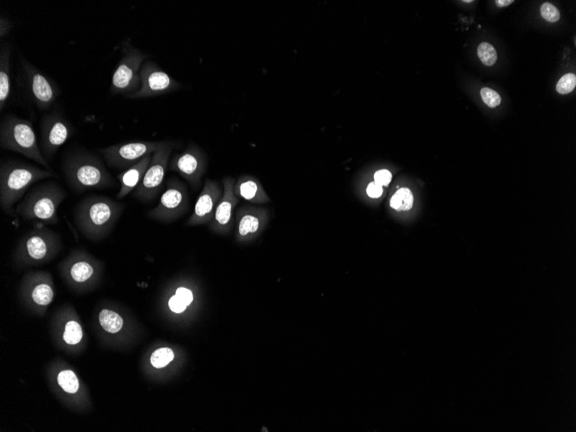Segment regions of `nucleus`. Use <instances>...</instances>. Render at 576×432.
I'll return each mask as SVG.
<instances>
[{"label": "nucleus", "instance_id": "f257e3e1", "mask_svg": "<svg viewBox=\"0 0 576 432\" xmlns=\"http://www.w3.org/2000/svg\"><path fill=\"white\" fill-rule=\"evenodd\" d=\"M56 177L55 173L21 160H6L0 164V207L7 216L14 217L15 205L27 195L33 185Z\"/></svg>", "mask_w": 576, "mask_h": 432}, {"label": "nucleus", "instance_id": "f03ea898", "mask_svg": "<svg viewBox=\"0 0 576 432\" xmlns=\"http://www.w3.org/2000/svg\"><path fill=\"white\" fill-rule=\"evenodd\" d=\"M63 170L69 187L77 192L112 188L115 180L96 155L76 150L66 156Z\"/></svg>", "mask_w": 576, "mask_h": 432}, {"label": "nucleus", "instance_id": "7ed1b4c3", "mask_svg": "<svg viewBox=\"0 0 576 432\" xmlns=\"http://www.w3.org/2000/svg\"><path fill=\"white\" fill-rule=\"evenodd\" d=\"M125 205L104 195H90L77 205L73 220L88 237H102L118 224Z\"/></svg>", "mask_w": 576, "mask_h": 432}, {"label": "nucleus", "instance_id": "20e7f679", "mask_svg": "<svg viewBox=\"0 0 576 432\" xmlns=\"http://www.w3.org/2000/svg\"><path fill=\"white\" fill-rule=\"evenodd\" d=\"M67 197V192L58 183L48 180L33 187L16 207V214L24 220H39L43 224L57 225L60 220L57 210Z\"/></svg>", "mask_w": 576, "mask_h": 432}, {"label": "nucleus", "instance_id": "39448f33", "mask_svg": "<svg viewBox=\"0 0 576 432\" xmlns=\"http://www.w3.org/2000/svg\"><path fill=\"white\" fill-rule=\"evenodd\" d=\"M0 147L16 152L51 170L39 147L34 127L31 121L16 115H7L0 125Z\"/></svg>", "mask_w": 576, "mask_h": 432}, {"label": "nucleus", "instance_id": "423d86ee", "mask_svg": "<svg viewBox=\"0 0 576 432\" xmlns=\"http://www.w3.org/2000/svg\"><path fill=\"white\" fill-rule=\"evenodd\" d=\"M121 53V59L113 75L110 92L113 96L129 98L141 86L140 70L147 56L130 43L122 45Z\"/></svg>", "mask_w": 576, "mask_h": 432}, {"label": "nucleus", "instance_id": "0eeeda50", "mask_svg": "<svg viewBox=\"0 0 576 432\" xmlns=\"http://www.w3.org/2000/svg\"><path fill=\"white\" fill-rule=\"evenodd\" d=\"M189 207V193L186 184L175 178L168 180L166 190L160 197L158 207L148 212L150 220L171 223L187 211Z\"/></svg>", "mask_w": 576, "mask_h": 432}, {"label": "nucleus", "instance_id": "6e6552de", "mask_svg": "<svg viewBox=\"0 0 576 432\" xmlns=\"http://www.w3.org/2000/svg\"><path fill=\"white\" fill-rule=\"evenodd\" d=\"M170 141L130 142L115 144L100 150L103 158L109 167L115 170H125L138 163L148 155H153Z\"/></svg>", "mask_w": 576, "mask_h": 432}, {"label": "nucleus", "instance_id": "1a4fd4ad", "mask_svg": "<svg viewBox=\"0 0 576 432\" xmlns=\"http://www.w3.org/2000/svg\"><path fill=\"white\" fill-rule=\"evenodd\" d=\"M175 147L176 143L170 141L168 145L152 155L150 166L134 192L135 197L142 202H150L158 195L168 170L172 151Z\"/></svg>", "mask_w": 576, "mask_h": 432}, {"label": "nucleus", "instance_id": "9d476101", "mask_svg": "<svg viewBox=\"0 0 576 432\" xmlns=\"http://www.w3.org/2000/svg\"><path fill=\"white\" fill-rule=\"evenodd\" d=\"M24 86L28 96L41 110L51 109L59 96V88L26 58L21 59Z\"/></svg>", "mask_w": 576, "mask_h": 432}, {"label": "nucleus", "instance_id": "9b49d317", "mask_svg": "<svg viewBox=\"0 0 576 432\" xmlns=\"http://www.w3.org/2000/svg\"><path fill=\"white\" fill-rule=\"evenodd\" d=\"M207 167V156L195 143L189 144L180 153L173 155L168 164V170L182 176L193 190H197L202 184Z\"/></svg>", "mask_w": 576, "mask_h": 432}, {"label": "nucleus", "instance_id": "f8f14e48", "mask_svg": "<svg viewBox=\"0 0 576 432\" xmlns=\"http://www.w3.org/2000/svg\"><path fill=\"white\" fill-rule=\"evenodd\" d=\"M141 86L130 100L165 96L182 88V84L151 61H145L140 70Z\"/></svg>", "mask_w": 576, "mask_h": 432}, {"label": "nucleus", "instance_id": "ddd939ff", "mask_svg": "<svg viewBox=\"0 0 576 432\" xmlns=\"http://www.w3.org/2000/svg\"><path fill=\"white\" fill-rule=\"evenodd\" d=\"M41 150L49 162L68 140L72 137L71 123L57 113L43 115L41 120Z\"/></svg>", "mask_w": 576, "mask_h": 432}, {"label": "nucleus", "instance_id": "4468645a", "mask_svg": "<svg viewBox=\"0 0 576 432\" xmlns=\"http://www.w3.org/2000/svg\"><path fill=\"white\" fill-rule=\"evenodd\" d=\"M224 195L223 184L216 180H205L193 209V212L187 220L188 226L210 225L215 216L216 209Z\"/></svg>", "mask_w": 576, "mask_h": 432}, {"label": "nucleus", "instance_id": "2eb2a0df", "mask_svg": "<svg viewBox=\"0 0 576 432\" xmlns=\"http://www.w3.org/2000/svg\"><path fill=\"white\" fill-rule=\"evenodd\" d=\"M235 182L236 180L232 177H225L222 180L224 195L222 196L219 205H217L215 216L210 223V228L214 232L220 233L229 232L230 230H232L234 224H235L234 212H235L240 200L234 192Z\"/></svg>", "mask_w": 576, "mask_h": 432}, {"label": "nucleus", "instance_id": "dca6fc26", "mask_svg": "<svg viewBox=\"0 0 576 432\" xmlns=\"http://www.w3.org/2000/svg\"><path fill=\"white\" fill-rule=\"evenodd\" d=\"M55 233L42 224L36 225L24 242V253L31 261L41 262L48 256L55 242Z\"/></svg>", "mask_w": 576, "mask_h": 432}, {"label": "nucleus", "instance_id": "f3484780", "mask_svg": "<svg viewBox=\"0 0 576 432\" xmlns=\"http://www.w3.org/2000/svg\"><path fill=\"white\" fill-rule=\"evenodd\" d=\"M152 155H148L145 158L140 160L138 163L134 164L133 166L127 168L125 171L122 172L117 177L119 183H120V189L117 193V199L123 200L129 195L130 192L135 190L141 183L144 175L150 166L151 162Z\"/></svg>", "mask_w": 576, "mask_h": 432}, {"label": "nucleus", "instance_id": "a211bd4d", "mask_svg": "<svg viewBox=\"0 0 576 432\" xmlns=\"http://www.w3.org/2000/svg\"><path fill=\"white\" fill-rule=\"evenodd\" d=\"M262 213L249 207H240L235 214L236 234L238 240H248L261 230Z\"/></svg>", "mask_w": 576, "mask_h": 432}, {"label": "nucleus", "instance_id": "6ab92c4d", "mask_svg": "<svg viewBox=\"0 0 576 432\" xmlns=\"http://www.w3.org/2000/svg\"><path fill=\"white\" fill-rule=\"evenodd\" d=\"M11 45L3 43L0 48V110L3 112L11 93Z\"/></svg>", "mask_w": 576, "mask_h": 432}, {"label": "nucleus", "instance_id": "aec40b11", "mask_svg": "<svg viewBox=\"0 0 576 432\" xmlns=\"http://www.w3.org/2000/svg\"><path fill=\"white\" fill-rule=\"evenodd\" d=\"M234 192L240 199L249 201V202H261L265 199L260 184L257 182L256 179L249 175L238 177L234 185Z\"/></svg>", "mask_w": 576, "mask_h": 432}, {"label": "nucleus", "instance_id": "412c9836", "mask_svg": "<svg viewBox=\"0 0 576 432\" xmlns=\"http://www.w3.org/2000/svg\"><path fill=\"white\" fill-rule=\"evenodd\" d=\"M96 267L88 260L80 259L73 262L69 267L68 274L70 279L76 284L88 283L96 275Z\"/></svg>", "mask_w": 576, "mask_h": 432}, {"label": "nucleus", "instance_id": "4be33fe9", "mask_svg": "<svg viewBox=\"0 0 576 432\" xmlns=\"http://www.w3.org/2000/svg\"><path fill=\"white\" fill-rule=\"evenodd\" d=\"M53 289L51 284L46 282H39L36 285H32L31 291V298L33 303L38 307H48L53 302Z\"/></svg>", "mask_w": 576, "mask_h": 432}, {"label": "nucleus", "instance_id": "5701e85b", "mask_svg": "<svg viewBox=\"0 0 576 432\" xmlns=\"http://www.w3.org/2000/svg\"><path fill=\"white\" fill-rule=\"evenodd\" d=\"M98 321H100L101 327L112 334L120 331L123 326L122 317L116 312L109 309H103L100 312Z\"/></svg>", "mask_w": 576, "mask_h": 432}, {"label": "nucleus", "instance_id": "b1692460", "mask_svg": "<svg viewBox=\"0 0 576 432\" xmlns=\"http://www.w3.org/2000/svg\"><path fill=\"white\" fill-rule=\"evenodd\" d=\"M414 197L408 188H401L394 193L390 205L398 212L409 211L413 207Z\"/></svg>", "mask_w": 576, "mask_h": 432}, {"label": "nucleus", "instance_id": "393cba45", "mask_svg": "<svg viewBox=\"0 0 576 432\" xmlns=\"http://www.w3.org/2000/svg\"><path fill=\"white\" fill-rule=\"evenodd\" d=\"M57 381H58L61 388L68 394H76L79 389V381L72 370L61 371L57 377Z\"/></svg>", "mask_w": 576, "mask_h": 432}, {"label": "nucleus", "instance_id": "a878e982", "mask_svg": "<svg viewBox=\"0 0 576 432\" xmlns=\"http://www.w3.org/2000/svg\"><path fill=\"white\" fill-rule=\"evenodd\" d=\"M175 354L170 348H162L152 354L150 363L155 369H163L174 360Z\"/></svg>", "mask_w": 576, "mask_h": 432}, {"label": "nucleus", "instance_id": "bb28decb", "mask_svg": "<svg viewBox=\"0 0 576 432\" xmlns=\"http://www.w3.org/2000/svg\"><path fill=\"white\" fill-rule=\"evenodd\" d=\"M83 336L80 324L76 321H69L66 324L63 339L68 344L76 345L79 344Z\"/></svg>", "mask_w": 576, "mask_h": 432}, {"label": "nucleus", "instance_id": "cd10ccee", "mask_svg": "<svg viewBox=\"0 0 576 432\" xmlns=\"http://www.w3.org/2000/svg\"><path fill=\"white\" fill-rule=\"evenodd\" d=\"M477 53H478L481 63L488 66V67H491V66L496 63L498 59L497 51L492 44L488 43H480L478 49H477Z\"/></svg>", "mask_w": 576, "mask_h": 432}, {"label": "nucleus", "instance_id": "c85d7f7f", "mask_svg": "<svg viewBox=\"0 0 576 432\" xmlns=\"http://www.w3.org/2000/svg\"><path fill=\"white\" fill-rule=\"evenodd\" d=\"M576 86V76L574 73H567L557 82V90L560 94H567L574 91Z\"/></svg>", "mask_w": 576, "mask_h": 432}, {"label": "nucleus", "instance_id": "c756f323", "mask_svg": "<svg viewBox=\"0 0 576 432\" xmlns=\"http://www.w3.org/2000/svg\"><path fill=\"white\" fill-rule=\"evenodd\" d=\"M480 96L485 105L495 108L501 103V97L495 90L488 88H484L480 90Z\"/></svg>", "mask_w": 576, "mask_h": 432}, {"label": "nucleus", "instance_id": "7c9ffc66", "mask_svg": "<svg viewBox=\"0 0 576 432\" xmlns=\"http://www.w3.org/2000/svg\"><path fill=\"white\" fill-rule=\"evenodd\" d=\"M541 14L546 21L557 22L560 19V11L552 4L545 3L541 7Z\"/></svg>", "mask_w": 576, "mask_h": 432}, {"label": "nucleus", "instance_id": "2f4dec72", "mask_svg": "<svg viewBox=\"0 0 576 432\" xmlns=\"http://www.w3.org/2000/svg\"><path fill=\"white\" fill-rule=\"evenodd\" d=\"M14 24L6 16H0V38L3 39L10 35Z\"/></svg>", "mask_w": 576, "mask_h": 432}, {"label": "nucleus", "instance_id": "473e14b6", "mask_svg": "<svg viewBox=\"0 0 576 432\" xmlns=\"http://www.w3.org/2000/svg\"><path fill=\"white\" fill-rule=\"evenodd\" d=\"M392 178V174L386 170H379L374 175V180L381 187H388Z\"/></svg>", "mask_w": 576, "mask_h": 432}, {"label": "nucleus", "instance_id": "72a5a7b5", "mask_svg": "<svg viewBox=\"0 0 576 432\" xmlns=\"http://www.w3.org/2000/svg\"><path fill=\"white\" fill-rule=\"evenodd\" d=\"M175 295L187 307L192 302L193 294L192 291L187 287H179L176 290Z\"/></svg>", "mask_w": 576, "mask_h": 432}, {"label": "nucleus", "instance_id": "f704fd0d", "mask_svg": "<svg viewBox=\"0 0 576 432\" xmlns=\"http://www.w3.org/2000/svg\"><path fill=\"white\" fill-rule=\"evenodd\" d=\"M168 307H170V310L175 312V314H182L187 307L176 295L172 296L170 302H168Z\"/></svg>", "mask_w": 576, "mask_h": 432}, {"label": "nucleus", "instance_id": "c9c22d12", "mask_svg": "<svg viewBox=\"0 0 576 432\" xmlns=\"http://www.w3.org/2000/svg\"><path fill=\"white\" fill-rule=\"evenodd\" d=\"M367 193L370 197L377 199V197H380L382 195V193H384V188H382V187L376 182H371L368 186Z\"/></svg>", "mask_w": 576, "mask_h": 432}, {"label": "nucleus", "instance_id": "e433bc0d", "mask_svg": "<svg viewBox=\"0 0 576 432\" xmlns=\"http://www.w3.org/2000/svg\"><path fill=\"white\" fill-rule=\"evenodd\" d=\"M514 3L513 0H496L495 4L498 6L505 7Z\"/></svg>", "mask_w": 576, "mask_h": 432}, {"label": "nucleus", "instance_id": "4c0bfd02", "mask_svg": "<svg viewBox=\"0 0 576 432\" xmlns=\"http://www.w3.org/2000/svg\"><path fill=\"white\" fill-rule=\"evenodd\" d=\"M463 3H472L473 1H472V0H470V1H467V0H465V1H463Z\"/></svg>", "mask_w": 576, "mask_h": 432}]
</instances>
